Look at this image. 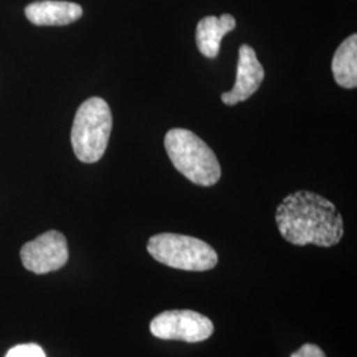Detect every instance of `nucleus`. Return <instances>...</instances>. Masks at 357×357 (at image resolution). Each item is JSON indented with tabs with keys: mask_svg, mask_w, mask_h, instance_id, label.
I'll return each mask as SVG.
<instances>
[{
	"mask_svg": "<svg viewBox=\"0 0 357 357\" xmlns=\"http://www.w3.org/2000/svg\"><path fill=\"white\" fill-rule=\"evenodd\" d=\"M24 268L35 274H47L64 268L69 258L64 234L48 230L33 241L26 243L20 250Z\"/></svg>",
	"mask_w": 357,
	"mask_h": 357,
	"instance_id": "obj_6",
	"label": "nucleus"
},
{
	"mask_svg": "<svg viewBox=\"0 0 357 357\" xmlns=\"http://www.w3.org/2000/svg\"><path fill=\"white\" fill-rule=\"evenodd\" d=\"M26 19L35 26H68L82 16V7L61 0H41L26 7Z\"/></svg>",
	"mask_w": 357,
	"mask_h": 357,
	"instance_id": "obj_8",
	"label": "nucleus"
},
{
	"mask_svg": "<svg viewBox=\"0 0 357 357\" xmlns=\"http://www.w3.org/2000/svg\"><path fill=\"white\" fill-rule=\"evenodd\" d=\"M113 128L109 105L100 97H91L77 110L72 128V147L82 163H96L107 149Z\"/></svg>",
	"mask_w": 357,
	"mask_h": 357,
	"instance_id": "obj_3",
	"label": "nucleus"
},
{
	"mask_svg": "<svg viewBox=\"0 0 357 357\" xmlns=\"http://www.w3.org/2000/svg\"><path fill=\"white\" fill-rule=\"evenodd\" d=\"M165 147L174 167L193 184L211 187L221 178V167L213 150L190 130H169Z\"/></svg>",
	"mask_w": 357,
	"mask_h": 357,
	"instance_id": "obj_2",
	"label": "nucleus"
},
{
	"mask_svg": "<svg viewBox=\"0 0 357 357\" xmlns=\"http://www.w3.org/2000/svg\"><path fill=\"white\" fill-rule=\"evenodd\" d=\"M147 252L172 268L184 271H208L216 268V250L203 240L176 233L155 234L147 243Z\"/></svg>",
	"mask_w": 357,
	"mask_h": 357,
	"instance_id": "obj_4",
	"label": "nucleus"
},
{
	"mask_svg": "<svg viewBox=\"0 0 357 357\" xmlns=\"http://www.w3.org/2000/svg\"><path fill=\"white\" fill-rule=\"evenodd\" d=\"M6 357H45V352L38 344H20L10 349Z\"/></svg>",
	"mask_w": 357,
	"mask_h": 357,
	"instance_id": "obj_11",
	"label": "nucleus"
},
{
	"mask_svg": "<svg viewBox=\"0 0 357 357\" xmlns=\"http://www.w3.org/2000/svg\"><path fill=\"white\" fill-rule=\"evenodd\" d=\"M275 222L282 237L296 246L331 248L344 234L343 217L328 199L310 191L290 193L277 206Z\"/></svg>",
	"mask_w": 357,
	"mask_h": 357,
	"instance_id": "obj_1",
	"label": "nucleus"
},
{
	"mask_svg": "<svg viewBox=\"0 0 357 357\" xmlns=\"http://www.w3.org/2000/svg\"><path fill=\"white\" fill-rule=\"evenodd\" d=\"M236 28V19L224 13L220 17L206 16L196 28V44L199 51L208 59H216L222 38Z\"/></svg>",
	"mask_w": 357,
	"mask_h": 357,
	"instance_id": "obj_9",
	"label": "nucleus"
},
{
	"mask_svg": "<svg viewBox=\"0 0 357 357\" xmlns=\"http://www.w3.org/2000/svg\"><path fill=\"white\" fill-rule=\"evenodd\" d=\"M333 78L344 89L357 86V35L354 33L339 45L332 60Z\"/></svg>",
	"mask_w": 357,
	"mask_h": 357,
	"instance_id": "obj_10",
	"label": "nucleus"
},
{
	"mask_svg": "<svg viewBox=\"0 0 357 357\" xmlns=\"http://www.w3.org/2000/svg\"><path fill=\"white\" fill-rule=\"evenodd\" d=\"M265 78V69L258 61L255 50L250 45L243 44L238 51L237 77L233 89L221 94L222 102L234 106L250 98L259 89Z\"/></svg>",
	"mask_w": 357,
	"mask_h": 357,
	"instance_id": "obj_7",
	"label": "nucleus"
},
{
	"mask_svg": "<svg viewBox=\"0 0 357 357\" xmlns=\"http://www.w3.org/2000/svg\"><path fill=\"white\" fill-rule=\"evenodd\" d=\"M150 332L162 340L200 343L213 335L215 326L212 320L196 311L169 310L151 320Z\"/></svg>",
	"mask_w": 357,
	"mask_h": 357,
	"instance_id": "obj_5",
	"label": "nucleus"
},
{
	"mask_svg": "<svg viewBox=\"0 0 357 357\" xmlns=\"http://www.w3.org/2000/svg\"><path fill=\"white\" fill-rule=\"evenodd\" d=\"M290 357H327L324 351L320 348L319 345L312 344V343H306L302 345L298 351H295Z\"/></svg>",
	"mask_w": 357,
	"mask_h": 357,
	"instance_id": "obj_12",
	"label": "nucleus"
}]
</instances>
